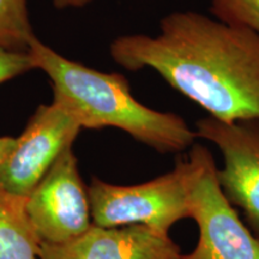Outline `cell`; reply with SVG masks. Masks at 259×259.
I'll use <instances>...</instances> for the list:
<instances>
[{"label": "cell", "mask_w": 259, "mask_h": 259, "mask_svg": "<svg viewBox=\"0 0 259 259\" xmlns=\"http://www.w3.org/2000/svg\"><path fill=\"white\" fill-rule=\"evenodd\" d=\"M189 169L185 158L178 161L168 173L135 185H115L93 177L88 191L94 226H144L169 234L176 223L189 219Z\"/></svg>", "instance_id": "277c9868"}, {"label": "cell", "mask_w": 259, "mask_h": 259, "mask_svg": "<svg viewBox=\"0 0 259 259\" xmlns=\"http://www.w3.org/2000/svg\"><path fill=\"white\" fill-rule=\"evenodd\" d=\"M194 131L222 154L220 187L259 238V120L226 122L206 116L197 121Z\"/></svg>", "instance_id": "8992f818"}, {"label": "cell", "mask_w": 259, "mask_h": 259, "mask_svg": "<svg viewBox=\"0 0 259 259\" xmlns=\"http://www.w3.org/2000/svg\"><path fill=\"white\" fill-rule=\"evenodd\" d=\"M181 254L169 234L144 226H93L67 244H40L38 247V259H180Z\"/></svg>", "instance_id": "ba28073f"}, {"label": "cell", "mask_w": 259, "mask_h": 259, "mask_svg": "<svg viewBox=\"0 0 259 259\" xmlns=\"http://www.w3.org/2000/svg\"><path fill=\"white\" fill-rule=\"evenodd\" d=\"M25 212L40 244H67L94 226L88 185L72 147L65 149L25 197Z\"/></svg>", "instance_id": "5b68a950"}, {"label": "cell", "mask_w": 259, "mask_h": 259, "mask_svg": "<svg viewBox=\"0 0 259 259\" xmlns=\"http://www.w3.org/2000/svg\"><path fill=\"white\" fill-rule=\"evenodd\" d=\"M186 158L187 210L198 227V241L180 259H259V238L222 192L211 151L196 142Z\"/></svg>", "instance_id": "3957f363"}, {"label": "cell", "mask_w": 259, "mask_h": 259, "mask_svg": "<svg viewBox=\"0 0 259 259\" xmlns=\"http://www.w3.org/2000/svg\"><path fill=\"white\" fill-rule=\"evenodd\" d=\"M111 56L128 71L150 67L218 120H259V34L192 11L162 18L160 34L125 35Z\"/></svg>", "instance_id": "6da1fadb"}, {"label": "cell", "mask_w": 259, "mask_h": 259, "mask_svg": "<svg viewBox=\"0 0 259 259\" xmlns=\"http://www.w3.org/2000/svg\"><path fill=\"white\" fill-rule=\"evenodd\" d=\"M36 69L29 52H15L0 48V84Z\"/></svg>", "instance_id": "7c38bea8"}, {"label": "cell", "mask_w": 259, "mask_h": 259, "mask_svg": "<svg viewBox=\"0 0 259 259\" xmlns=\"http://www.w3.org/2000/svg\"><path fill=\"white\" fill-rule=\"evenodd\" d=\"M35 38L27 0H0V48L29 52Z\"/></svg>", "instance_id": "30bf717a"}, {"label": "cell", "mask_w": 259, "mask_h": 259, "mask_svg": "<svg viewBox=\"0 0 259 259\" xmlns=\"http://www.w3.org/2000/svg\"><path fill=\"white\" fill-rule=\"evenodd\" d=\"M92 0H53V4L57 9H69V8H83Z\"/></svg>", "instance_id": "5bb4252c"}, {"label": "cell", "mask_w": 259, "mask_h": 259, "mask_svg": "<svg viewBox=\"0 0 259 259\" xmlns=\"http://www.w3.org/2000/svg\"><path fill=\"white\" fill-rule=\"evenodd\" d=\"M218 21L259 34V0H210Z\"/></svg>", "instance_id": "8fae6325"}, {"label": "cell", "mask_w": 259, "mask_h": 259, "mask_svg": "<svg viewBox=\"0 0 259 259\" xmlns=\"http://www.w3.org/2000/svg\"><path fill=\"white\" fill-rule=\"evenodd\" d=\"M38 247L25 212V197L0 186V259H38Z\"/></svg>", "instance_id": "9c48e42d"}, {"label": "cell", "mask_w": 259, "mask_h": 259, "mask_svg": "<svg viewBox=\"0 0 259 259\" xmlns=\"http://www.w3.org/2000/svg\"><path fill=\"white\" fill-rule=\"evenodd\" d=\"M80 126L58 103L41 105L30 116L0 170V186L27 197L65 149L72 147Z\"/></svg>", "instance_id": "52a82bcc"}, {"label": "cell", "mask_w": 259, "mask_h": 259, "mask_svg": "<svg viewBox=\"0 0 259 259\" xmlns=\"http://www.w3.org/2000/svg\"><path fill=\"white\" fill-rule=\"evenodd\" d=\"M29 53L36 69L51 79L53 102L80 128H119L161 154L183 153L196 143V131L180 115L137 101L122 74L101 72L67 59L37 37Z\"/></svg>", "instance_id": "7a4b0ae2"}, {"label": "cell", "mask_w": 259, "mask_h": 259, "mask_svg": "<svg viewBox=\"0 0 259 259\" xmlns=\"http://www.w3.org/2000/svg\"><path fill=\"white\" fill-rule=\"evenodd\" d=\"M16 144L15 137H9V136H3L0 137V170H2L3 166L5 164L6 160L14 150Z\"/></svg>", "instance_id": "4fadbf2b"}]
</instances>
